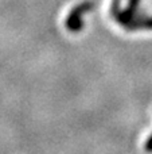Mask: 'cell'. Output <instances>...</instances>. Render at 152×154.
<instances>
[{"label": "cell", "instance_id": "cell-1", "mask_svg": "<svg viewBox=\"0 0 152 154\" xmlns=\"http://www.w3.org/2000/svg\"><path fill=\"white\" fill-rule=\"evenodd\" d=\"M140 3H142V0H128L127 8L121 10L120 0H112L110 15L123 29L127 30V27L140 15Z\"/></svg>", "mask_w": 152, "mask_h": 154}, {"label": "cell", "instance_id": "cell-2", "mask_svg": "<svg viewBox=\"0 0 152 154\" xmlns=\"http://www.w3.org/2000/svg\"><path fill=\"white\" fill-rule=\"evenodd\" d=\"M93 8H94V4H93V2H90V0H86V2H82L78 5H75V7L69 12L66 20H65L66 29L72 32L81 31V30L83 29V19H82L83 14L92 11Z\"/></svg>", "mask_w": 152, "mask_h": 154}, {"label": "cell", "instance_id": "cell-3", "mask_svg": "<svg viewBox=\"0 0 152 154\" xmlns=\"http://www.w3.org/2000/svg\"><path fill=\"white\" fill-rule=\"evenodd\" d=\"M144 149H145V152L152 153V134H151L150 137H148L147 141H145V143H144Z\"/></svg>", "mask_w": 152, "mask_h": 154}]
</instances>
